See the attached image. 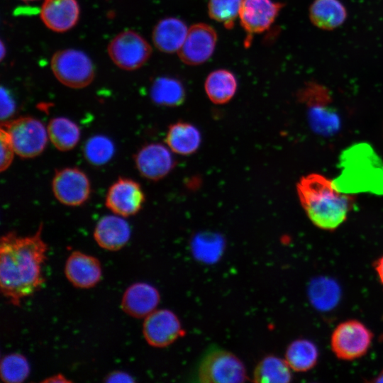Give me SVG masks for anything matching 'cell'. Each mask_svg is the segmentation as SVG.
<instances>
[{
	"instance_id": "6da1fadb",
	"label": "cell",
	"mask_w": 383,
	"mask_h": 383,
	"mask_svg": "<svg viewBox=\"0 0 383 383\" xmlns=\"http://www.w3.org/2000/svg\"><path fill=\"white\" fill-rule=\"evenodd\" d=\"M43 224L28 236L13 231L0 240V288L3 296L18 306L23 299L43 286V265L47 259L48 245L43 239Z\"/></svg>"
},
{
	"instance_id": "7a4b0ae2",
	"label": "cell",
	"mask_w": 383,
	"mask_h": 383,
	"mask_svg": "<svg viewBox=\"0 0 383 383\" xmlns=\"http://www.w3.org/2000/svg\"><path fill=\"white\" fill-rule=\"evenodd\" d=\"M296 191L311 221L327 231L334 230L344 222L353 201L350 196L336 189L333 182L318 174L303 177Z\"/></svg>"
},
{
	"instance_id": "3957f363",
	"label": "cell",
	"mask_w": 383,
	"mask_h": 383,
	"mask_svg": "<svg viewBox=\"0 0 383 383\" xmlns=\"http://www.w3.org/2000/svg\"><path fill=\"white\" fill-rule=\"evenodd\" d=\"M342 172L333 181L339 192L383 194V162L367 144H357L340 156Z\"/></svg>"
},
{
	"instance_id": "277c9868",
	"label": "cell",
	"mask_w": 383,
	"mask_h": 383,
	"mask_svg": "<svg viewBox=\"0 0 383 383\" xmlns=\"http://www.w3.org/2000/svg\"><path fill=\"white\" fill-rule=\"evenodd\" d=\"M193 377L201 383H240L248 379L243 361L232 352L216 345L204 352Z\"/></svg>"
},
{
	"instance_id": "5b68a950",
	"label": "cell",
	"mask_w": 383,
	"mask_h": 383,
	"mask_svg": "<svg viewBox=\"0 0 383 383\" xmlns=\"http://www.w3.org/2000/svg\"><path fill=\"white\" fill-rule=\"evenodd\" d=\"M50 68L62 84L72 89L87 87L95 77L92 60L84 52L77 49L56 51L51 57Z\"/></svg>"
},
{
	"instance_id": "8992f818",
	"label": "cell",
	"mask_w": 383,
	"mask_h": 383,
	"mask_svg": "<svg viewBox=\"0 0 383 383\" xmlns=\"http://www.w3.org/2000/svg\"><path fill=\"white\" fill-rule=\"evenodd\" d=\"M1 127L8 132L16 155L22 158L41 154L49 139L47 128L33 117L23 116L2 122Z\"/></svg>"
},
{
	"instance_id": "52a82bcc",
	"label": "cell",
	"mask_w": 383,
	"mask_h": 383,
	"mask_svg": "<svg viewBox=\"0 0 383 383\" xmlns=\"http://www.w3.org/2000/svg\"><path fill=\"white\" fill-rule=\"evenodd\" d=\"M372 331L357 320L340 323L331 337V348L340 360L350 361L360 358L370 349L372 342Z\"/></svg>"
},
{
	"instance_id": "ba28073f",
	"label": "cell",
	"mask_w": 383,
	"mask_h": 383,
	"mask_svg": "<svg viewBox=\"0 0 383 383\" xmlns=\"http://www.w3.org/2000/svg\"><path fill=\"white\" fill-rule=\"evenodd\" d=\"M107 52L118 68L133 71L148 62L152 55V47L138 33L126 30L112 38L108 45Z\"/></svg>"
},
{
	"instance_id": "9c48e42d",
	"label": "cell",
	"mask_w": 383,
	"mask_h": 383,
	"mask_svg": "<svg viewBox=\"0 0 383 383\" xmlns=\"http://www.w3.org/2000/svg\"><path fill=\"white\" fill-rule=\"evenodd\" d=\"M299 96L308 106L309 121L316 133L331 135L338 131L340 118L336 111L329 106L331 97L327 89L309 83L300 91Z\"/></svg>"
},
{
	"instance_id": "30bf717a",
	"label": "cell",
	"mask_w": 383,
	"mask_h": 383,
	"mask_svg": "<svg viewBox=\"0 0 383 383\" xmlns=\"http://www.w3.org/2000/svg\"><path fill=\"white\" fill-rule=\"evenodd\" d=\"M143 334L146 342L155 348H165L185 334L181 321L172 311L155 310L145 318Z\"/></svg>"
},
{
	"instance_id": "8fae6325",
	"label": "cell",
	"mask_w": 383,
	"mask_h": 383,
	"mask_svg": "<svg viewBox=\"0 0 383 383\" xmlns=\"http://www.w3.org/2000/svg\"><path fill=\"white\" fill-rule=\"evenodd\" d=\"M52 190L56 199L69 206H78L87 201L91 185L87 174L76 167L57 170L52 181Z\"/></svg>"
},
{
	"instance_id": "7c38bea8",
	"label": "cell",
	"mask_w": 383,
	"mask_h": 383,
	"mask_svg": "<svg viewBox=\"0 0 383 383\" xmlns=\"http://www.w3.org/2000/svg\"><path fill=\"white\" fill-rule=\"evenodd\" d=\"M283 6L273 0H242L239 18L246 33L245 45H250L255 34L270 28Z\"/></svg>"
},
{
	"instance_id": "4fadbf2b",
	"label": "cell",
	"mask_w": 383,
	"mask_h": 383,
	"mask_svg": "<svg viewBox=\"0 0 383 383\" xmlns=\"http://www.w3.org/2000/svg\"><path fill=\"white\" fill-rule=\"evenodd\" d=\"M217 38L216 31L209 24L199 23L192 25L177 52L181 61L188 65L205 62L214 52Z\"/></svg>"
},
{
	"instance_id": "5bb4252c",
	"label": "cell",
	"mask_w": 383,
	"mask_h": 383,
	"mask_svg": "<svg viewBox=\"0 0 383 383\" xmlns=\"http://www.w3.org/2000/svg\"><path fill=\"white\" fill-rule=\"evenodd\" d=\"M144 202L145 194L140 184L131 179L122 177L109 187L105 200L109 210L123 217L136 214Z\"/></svg>"
},
{
	"instance_id": "9a60e30c",
	"label": "cell",
	"mask_w": 383,
	"mask_h": 383,
	"mask_svg": "<svg viewBox=\"0 0 383 383\" xmlns=\"http://www.w3.org/2000/svg\"><path fill=\"white\" fill-rule=\"evenodd\" d=\"M135 163L139 173L152 181L164 178L175 165L171 150L157 143L141 148L135 156Z\"/></svg>"
},
{
	"instance_id": "2e32d148",
	"label": "cell",
	"mask_w": 383,
	"mask_h": 383,
	"mask_svg": "<svg viewBox=\"0 0 383 383\" xmlns=\"http://www.w3.org/2000/svg\"><path fill=\"white\" fill-rule=\"evenodd\" d=\"M80 6L77 0H44L40 11L43 24L50 30L65 33L79 21Z\"/></svg>"
},
{
	"instance_id": "e0dca14e",
	"label": "cell",
	"mask_w": 383,
	"mask_h": 383,
	"mask_svg": "<svg viewBox=\"0 0 383 383\" xmlns=\"http://www.w3.org/2000/svg\"><path fill=\"white\" fill-rule=\"evenodd\" d=\"M65 274L73 286L80 289L91 288L101 280V263L92 255L74 251L66 260Z\"/></svg>"
},
{
	"instance_id": "ac0fdd59",
	"label": "cell",
	"mask_w": 383,
	"mask_h": 383,
	"mask_svg": "<svg viewBox=\"0 0 383 383\" xmlns=\"http://www.w3.org/2000/svg\"><path fill=\"white\" fill-rule=\"evenodd\" d=\"M160 301V292L156 287L146 282H136L125 291L121 307L129 316L141 318L156 310Z\"/></svg>"
},
{
	"instance_id": "d6986e66",
	"label": "cell",
	"mask_w": 383,
	"mask_h": 383,
	"mask_svg": "<svg viewBox=\"0 0 383 383\" xmlns=\"http://www.w3.org/2000/svg\"><path fill=\"white\" fill-rule=\"evenodd\" d=\"M131 228L123 216L107 215L97 222L94 238L101 248L110 251H116L123 248L131 238Z\"/></svg>"
},
{
	"instance_id": "ffe728a7",
	"label": "cell",
	"mask_w": 383,
	"mask_h": 383,
	"mask_svg": "<svg viewBox=\"0 0 383 383\" xmlns=\"http://www.w3.org/2000/svg\"><path fill=\"white\" fill-rule=\"evenodd\" d=\"M189 28L181 19L167 17L153 28L152 39L155 47L165 53L178 52L187 37Z\"/></svg>"
},
{
	"instance_id": "44dd1931",
	"label": "cell",
	"mask_w": 383,
	"mask_h": 383,
	"mask_svg": "<svg viewBox=\"0 0 383 383\" xmlns=\"http://www.w3.org/2000/svg\"><path fill=\"white\" fill-rule=\"evenodd\" d=\"M165 140L167 146L172 152L190 155L199 148L201 135L193 124L179 121L170 126Z\"/></svg>"
},
{
	"instance_id": "7402d4cb",
	"label": "cell",
	"mask_w": 383,
	"mask_h": 383,
	"mask_svg": "<svg viewBox=\"0 0 383 383\" xmlns=\"http://www.w3.org/2000/svg\"><path fill=\"white\" fill-rule=\"evenodd\" d=\"M238 82L229 70L219 69L211 72L206 77L204 89L209 100L215 104L230 101L236 93Z\"/></svg>"
},
{
	"instance_id": "603a6c76",
	"label": "cell",
	"mask_w": 383,
	"mask_h": 383,
	"mask_svg": "<svg viewBox=\"0 0 383 383\" xmlns=\"http://www.w3.org/2000/svg\"><path fill=\"white\" fill-rule=\"evenodd\" d=\"M347 13L338 0H315L309 10L311 22L325 30H332L340 26L345 20Z\"/></svg>"
},
{
	"instance_id": "cb8c5ba5",
	"label": "cell",
	"mask_w": 383,
	"mask_h": 383,
	"mask_svg": "<svg viewBox=\"0 0 383 383\" xmlns=\"http://www.w3.org/2000/svg\"><path fill=\"white\" fill-rule=\"evenodd\" d=\"M318 358L316 345L305 338H299L290 343L284 355V360L292 370L298 372L311 370L316 365Z\"/></svg>"
},
{
	"instance_id": "d4e9b609",
	"label": "cell",
	"mask_w": 383,
	"mask_h": 383,
	"mask_svg": "<svg viewBox=\"0 0 383 383\" xmlns=\"http://www.w3.org/2000/svg\"><path fill=\"white\" fill-rule=\"evenodd\" d=\"M292 379V369L286 360L274 355L262 357L252 372L253 382L259 383H287Z\"/></svg>"
},
{
	"instance_id": "484cf974",
	"label": "cell",
	"mask_w": 383,
	"mask_h": 383,
	"mask_svg": "<svg viewBox=\"0 0 383 383\" xmlns=\"http://www.w3.org/2000/svg\"><path fill=\"white\" fill-rule=\"evenodd\" d=\"M48 138L60 151H69L79 143L81 132L79 126L66 117L52 118L48 126Z\"/></svg>"
},
{
	"instance_id": "4316f807",
	"label": "cell",
	"mask_w": 383,
	"mask_h": 383,
	"mask_svg": "<svg viewBox=\"0 0 383 383\" xmlns=\"http://www.w3.org/2000/svg\"><path fill=\"white\" fill-rule=\"evenodd\" d=\"M152 100L165 106L181 105L185 99V90L182 83L174 77H160L152 83L150 89Z\"/></svg>"
},
{
	"instance_id": "83f0119b",
	"label": "cell",
	"mask_w": 383,
	"mask_h": 383,
	"mask_svg": "<svg viewBox=\"0 0 383 383\" xmlns=\"http://www.w3.org/2000/svg\"><path fill=\"white\" fill-rule=\"evenodd\" d=\"M115 146L113 141L102 135L89 138L84 147L86 160L91 165L101 166L107 163L113 157Z\"/></svg>"
},
{
	"instance_id": "f1b7e54d",
	"label": "cell",
	"mask_w": 383,
	"mask_h": 383,
	"mask_svg": "<svg viewBox=\"0 0 383 383\" xmlns=\"http://www.w3.org/2000/svg\"><path fill=\"white\" fill-rule=\"evenodd\" d=\"M30 373V365L26 357L20 353H11L1 360L0 374L4 382H24Z\"/></svg>"
},
{
	"instance_id": "f546056e",
	"label": "cell",
	"mask_w": 383,
	"mask_h": 383,
	"mask_svg": "<svg viewBox=\"0 0 383 383\" xmlns=\"http://www.w3.org/2000/svg\"><path fill=\"white\" fill-rule=\"evenodd\" d=\"M242 0H209V17L221 23L226 29H231L240 9Z\"/></svg>"
},
{
	"instance_id": "4dcf8cb0",
	"label": "cell",
	"mask_w": 383,
	"mask_h": 383,
	"mask_svg": "<svg viewBox=\"0 0 383 383\" xmlns=\"http://www.w3.org/2000/svg\"><path fill=\"white\" fill-rule=\"evenodd\" d=\"M312 304L319 309H331L339 297L338 286L333 281L321 279L311 283L309 290Z\"/></svg>"
},
{
	"instance_id": "1f68e13d",
	"label": "cell",
	"mask_w": 383,
	"mask_h": 383,
	"mask_svg": "<svg viewBox=\"0 0 383 383\" xmlns=\"http://www.w3.org/2000/svg\"><path fill=\"white\" fill-rule=\"evenodd\" d=\"M0 170L1 172H4L11 165L16 152L8 132L2 127H1L0 131Z\"/></svg>"
},
{
	"instance_id": "d6a6232c",
	"label": "cell",
	"mask_w": 383,
	"mask_h": 383,
	"mask_svg": "<svg viewBox=\"0 0 383 383\" xmlns=\"http://www.w3.org/2000/svg\"><path fill=\"white\" fill-rule=\"evenodd\" d=\"M15 103L8 91L1 89V118L2 121L7 120L15 111Z\"/></svg>"
},
{
	"instance_id": "836d02e7",
	"label": "cell",
	"mask_w": 383,
	"mask_h": 383,
	"mask_svg": "<svg viewBox=\"0 0 383 383\" xmlns=\"http://www.w3.org/2000/svg\"><path fill=\"white\" fill-rule=\"evenodd\" d=\"M106 382H133L134 379L126 372L116 371L110 373L105 379Z\"/></svg>"
},
{
	"instance_id": "e575fe53",
	"label": "cell",
	"mask_w": 383,
	"mask_h": 383,
	"mask_svg": "<svg viewBox=\"0 0 383 383\" xmlns=\"http://www.w3.org/2000/svg\"><path fill=\"white\" fill-rule=\"evenodd\" d=\"M374 268L379 280L383 287V255L375 260L374 262Z\"/></svg>"
},
{
	"instance_id": "d590c367",
	"label": "cell",
	"mask_w": 383,
	"mask_h": 383,
	"mask_svg": "<svg viewBox=\"0 0 383 383\" xmlns=\"http://www.w3.org/2000/svg\"><path fill=\"white\" fill-rule=\"evenodd\" d=\"M70 379H67L65 376L62 374H57L52 377L44 379L43 382H49V383H63V382H70Z\"/></svg>"
},
{
	"instance_id": "8d00e7d4",
	"label": "cell",
	"mask_w": 383,
	"mask_h": 383,
	"mask_svg": "<svg viewBox=\"0 0 383 383\" xmlns=\"http://www.w3.org/2000/svg\"><path fill=\"white\" fill-rule=\"evenodd\" d=\"M375 382H383V370L373 380Z\"/></svg>"
},
{
	"instance_id": "74e56055",
	"label": "cell",
	"mask_w": 383,
	"mask_h": 383,
	"mask_svg": "<svg viewBox=\"0 0 383 383\" xmlns=\"http://www.w3.org/2000/svg\"><path fill=\"white\" fill-rule=\"evenodd\" d=\"M1 59L3 60V58H4V57L5 54H6V48H5V47L4 45V43L2 41L1 42Z\"/></svg>"
},
{
	"instance_id": "f35d334b",
	"label": "cell",
	"mask_w": 383,
	"mask_h": 383,
	"mask_svg": "<svg viewBox=\"0 0 383 383\" xmlns=\"http://www.w3.org/2000/svg\"><path fill=\"white\" fill-rule=\"evenodd\" d=\"M21 1H26V2H29V1H38V0H21Z\"/></svg>"
}]
</instances>
